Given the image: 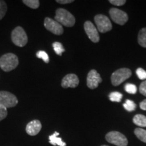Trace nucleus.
<instances>
[{
    "label": "nucleus",
    "instance_id": "obj_1",
    "mask_svg": "<svg viewBox=\"0 0 146 146\" xmlns=\"http://www.w3.org/2000/svg\"><path fill=\"white\" fill-rule=\"evenodd\" d=\"M55 21L62 26L66 27H72L75 24L76 20L74 16L68 10L64 8H58L56 11Z\"/></svg>",
    "mask_w": 146,
    "mask_h": 146
},
{
    "label": "nucleus",
    "instance_id": "obj_2",
    "mask_svg": "<svg viewBox=\"0 0 146 146\" xmlns=\"http://www.w3.org/2000/svg\"><path fill=\"white\" fill-rule=\"evenodd\" d=\"M19 64L17 56L12 53H8L0 58V68L4 72H10L15 69Z\"/></svg>",
    "mask_w": 146,
    "mask_h": 146
},
{
    "label": "nucleus",
    "instance_id": "obj_3",
    "mask_svg": "<svg viewBox=\"0 0 146 146\" xmlns=\"http://www.w3.org/2000/svg\"><path fill=\"white\" fill-rule=\"evenodd\" d=\"M12 41L14 45L16 46L23 47L27 45L28 42V36L24 30V29L21 27H17L12 31L11 34Z\"/></svg>",
    "mask_w": 146,
    "mask_h": 146
},
{
    "label": "nucleus",
    "instance_id": "obj_4",
    "mask_svg": "<svg viewBox=\"0 0 146 146\" xmlns=\"http://www.w3.org/2000/svg\"><path fill=\"white\" fill-rule=\"evenodd\" d=\"M18 100L15 95L5 91H0V106L8 109L15 107Z\"/></svg>",
    "mask_w": 146,
    "mask_h": 146
},
{
    "label": "nucleus",
    "instance_id": "obj_5",
    "mask_svg": "<svg viewBox=\"0 0 146 146\" xmlns=\"http://www.w3.org/2000/svg\"><path fill=\"white\" fill-rule=\"evenodd\" d=\"M132 74L131 70L129 68H120L112 73L111 81L114 86H118L129 78Z\"/></svg>",
    "mask_w": 146,
    "mask_h": 146
},
{
    "label": "nucleus",
    "instance_id": "obj_6",
    "mask_svg": "<svg viewBox=\"0 0 146 146\" xmlns=\"http://www.w3.org/2000/svg\"><path fill=\"white\" fill-rule=\"evenodd\" d=\"M106 139L110 143L117 146H127L128 140L126 137L118 131H111L106 135Z\"/></svg>",
    "mask_w": 146,
    "mask_h": 146
},
{
    "label": "nucleus",
    "instance_id": "obj_7",
    "mask_svg": "<svg viewBox=\"0 0 146 146\" xmlns=\"http://www.w3.org/2000/svg\"><path fill=\"white\" fill-rule=\"evenodd\" d=\"M95 23L98 31L102 33L108 32L112 28V23L106 16L103 14H98L94 18Z\"/></svg>",
    "mask_w": 146,
    "mask_h": 146
},
{
    "label": "nucleus",
    "instance_id": "obj_8",
    "mask_svg": "<svg viewBox=\"0 0 146 146\" xmlns=\"http://www.w3.org/2000/svg\"><path fill=\"white\" fill-rule=\"evenodd\" d=\"M44 27L47 30L56 35H61L64 33L62 26L54 19L50 18H45L44 21Z\"/></svg>",
    "mask_w": 146,
    "mask_h": 146
},
{
    "label": "nucleus",
    "instance_id": "obj_9",
    "mask_svg": "<svg viewBox=\"0 0 146 146\" xmlns=\"http://www.w3.org/2000/svg\"><path fill=\"white\" fill-rule=\"evenodd\" d=\"M110 15L115 23L120 25H123L129 19L127 13L117 8H111L110 10Z\"/></svg>",
    "mask_w": 146,
    "mask_h": 146
},
{
    "label": "nucleus",
    "instance_id": "obj_10",
    "mask_svg": "<svg viewBox=\"0 0 146 146\" xmlns=\"http://www.w3.org/2000/svg\"><path fill=\"white\" fill-rule=\"evenodd\" d=\"M84 29L89 39L94 43H98L100 41V35L98 29L90 21H86L84 24Z\"/></svg>",
    "mask_w": 146,
    "mask_h": 146
},
{
    "label": "nucleus",
    "instance_id": "obj_11",
    "mask_svg": "<svg viewBox=\"0 0 146 146\" xmlns=\"http://www.w3.org/2000/svg\"><path fill=\"white\" fill-rule=\"evenodd\" d=\"M102 81V78L100 74L96 70L89 71L87 77V85L89 89H94L97 88L99 83Z\"/></svg>",
    "mask_w": 146,
    "mask_h": 146
},
{
    "label": "nucleus",
    "instance_id": "obj_12",
    "mask_svg": "<svg viewBox=\"0 0 146 146\" xmlns=\"http://www.w3.org/2000/svg\"><path fill=\"white\" fill-rule=\"evenodd\" d=\"M79 84V79L74 74H68L62 78L61 85L63 88H75Z\"/></svg>",
    "mask_w": 146,
    "mask_h": 146
},
{
    "label": "nucleus",
    "instance_id": "obj_13",
    "mask_svg": "<svg viewBox=\"0 0 146 146\" xmlns=\"http://www.w3.org/2000/svg\"><path fill=\"white\" fill-rule=\"evenodd\" d=\"M41 123L39 120H33L27 124L26 132L31 136L36 135L41 131Z\"/></svg>",
    "mask_w": 146,
    "mask_h": 146
},
{
    "label": "nucleus",
    "instance_id": "obj_14",
    "mask_svg": "<svg viewBox=\"0 0 146 146\" xmlns=\"http://www.w3.org/2000/svg\"><path fill=\"white\" fill-rule=\"evenodd\" d=\"M59 134V133L56 131L52 135L49 136V142H50V144H52L54 146H66V143L65 142H63L61 138L58 137Z\"/></svg>",
    "mask_w": 146,
    "mask_h": 146
},
{
    "label": "nucleus",
    "instance_id": "obj_15",
    "mask_svg": "<svg viewBox=\"0 0 146 146\" xmlns=\"http://www.w3.org/2000/svg\"><path fill=\"white\" fill-rule=\"evenodd\" d=\"M135 125L141 127H146V116L142 114H137L133 118Z\"/></svg>",
    "mask_w": 146,
    "mask_h": 146
},
{
    "label": "nucleus",
    "instance_id": "obj_16",
    "mask_svg": "<svg viewBox=\"0 0 146 146\" xmlns=\"http://www.w3.org/2000/svg\"><path fill=\"white\" fill-rule=\"evenodd\" d=\"M138 43L143 47H146V28L142 29L138 35Z\"/></svg>",
    "mask_w": 146,
    "mask_h": 146
},
{
    "label": "nucleus",
    "instance_id": "obj_17",
    "mask_svg": "<svg viewBox=\"0 0 146 146\" xmlns=\"http://www.w3.org/2000/svg\"><path fill=\"white\" fill-rule=\"evenodd\" d=\"M134 132L139 139L144 143H146V130L141 129V128H137Z\"/></svg>",
    "mask_w": 146,
    "mask_h": 146
},
{
    "label": "nucleus",
    "instance_id": "obj_18",
    "mask_svg": "<svg viewBox=\"0 0 146 146\" xmlns=\"http://www.w3.org/2000/svg\"><path fill=\"white\" fill-rule=\"evenodd\" d=\"M52 46L56 54L58 56H62V53L65 52V49L64 48L62 44L60 42H54L52 44Z\"/></svg>",
    "mask_w": 146,
    "mask_h": 146
},
{
    "label": "nucleus",
    "instance_id": "obj_19",
    "mask_svg": "<svg viewBox=\"0 0 146 146\" xmlns=\"http://www.w3.org/2000/svg\"><path fill=\"white\" fill-rule=\"evenodd\" d=\"M23 2L27 6L32 9H37L40 5L39 0H23Z\"/></svg>",
    "mask_w": 146,
    "mask_h": 146
},
{
    "label": "nucleus",
    "instance_id": "obj_20",
    "mask_svg": "<svg viewBox=\"0 0 146 146\" xmlns=\"http://www.w3.org/2000/svg\"><path fill=\"white\" fill-rule=\"evenodd\" d=\"M123 107L125 108L126 110L129 111V112H133L136 109V104L132 100H127L125 103L123 104Z\"/></svg>",
    "mask_w": 146,
    "mask_h": 146
},
{
    "label": "nucleus",
    "instance_id": "obj_21",
    "mask_svg": "<svg viewBox=\"0 0 146 146\" xmlns=\"http://www.w3.org/2000/svg\"><path fill=\"white\" fill-rule=\"evenodd\" d=\"M109 98L110 100L112 102H121L122 98H123V94H120L119 92H117V91L112 92L109 95Z\"/></svg>",
    "mask_w": 146,
    "mask_h": 146
},
{
    "label": "nucleus",
    "instance_id": "obj_22",
    "mask_svg": "<svg viewBox=\"0 0 146 146\" xmlns=\"http://www.w3.org/2000/svg\"><path fill=\"white\" fill-rule=\"evenodd\" d=\"M8 10V6L4 1L0 0V21L4 17Z\"/></svg>",
    "mask_w": 146,
    "mask_h": 146
},
{
    "label": "nucleus",
    "instance_id": "obj_23",
    "mask_svg": "<svg viewBox=\"0 0 146 146\" xmlns=\"http://www.w3.org/2000/svg\"><path fill=\"white\" fill-rule=\"evenodd\" d=\"M36 56L38 58L43 60L45 63H49L50 62V58H49L48 54L44 51H39L36 54Z\"/></svg>",
    "mask_w": 146,
    "mask_h": 146
},
{
    "label": "nucleus",
    "instance_id": "obj_24",
    "mask_svg": "<svg viewBox=\"0 0 146 146\" xmlns=\"http://www.w3.org/2000/svg\"><path fill=\"white\" fill-rule=\"evenodd\" d=\"M125 89L128 94H135L137 93V87L135 85L131 83L126 84V85L125 86Z\"/></svg>",
    "mask_w": 146,
    "mask_h": 146
},
{
    "label": "nucleus",
    "instance_id": "obj_25",
    "mask_svg": "<svg viewBox=\"0 0 146 146\" xmlns=\"http://www.w3.org/2000/svg\"><path fill=\"white\" fill-rule=\"evenodd\" d=\"M136 74L139 79L141 80L146 79V71L145 70H143V68H139L137 69Z\"/></svg>",
    "mask_w": 146,
    "mask_h": 146
},
{
    "label": "nucleus",
    "instance_id": "obj_26",
    "mask_svg": "<svg viewBox=\"0 0 146 146\" xmlns=\"http://www.w3.org/2000/svg\"><path fill=\"white\" fill-rule=\"evenodd\" d=\"M8 115V110L5 108L0 106V121L6 118Z\"/></svg>",
    "mask_w": 146,
    "mask_h": 146
},
{
    "label": "nucleus",
    "instance_id": "obj_27",
    "mask_svg": "<svg viewBox=\"0 0 146 146\" xmlns=\"http://www.w3.org/2000/svg\"><path fill=\"white\" fill-rule=\"evenodd\" d=\"M109 2L116 6H121L126 3L125 0H110Z\"/></svg>",
    "mask_w": 146,
    "mask_h": 146
},
{
    "label": "nucleus",
    "instance_id": "obj_28",
    "mask_svg": "<svg viewBox=\"0 0 146 146\" xmlns=\"http://www.w3.org/2000/svg\"><path fill=\"white\" fill-rule=\"evenodd\" d=\"M139 92L144 96H146V81L141 83L139 86Z\"/></svg>",
    "mask_w": 146,
    "mask_h": 146
},
{
    "label": "nucleus",
    "instance_id": "obj_29",
    "mask_svg": "<svg viewBox=\"0 0 146 146\" xmlns=\"http://www.w3.org/2000/svg\"><path fill=\"white\" fill-rule=\"evenodd\" d=\"M56 2L59 3L60 4H66V3H70L74 2L73 0H57Z\"/></svg>",
    "mask_w": 146,
    "mask_h": 146
},
{
    "label": "nucleus",
    "instance_id": "obj_30",
    "mask_svg": "<svg viewBox=\"0 0 146 146\" xmlns=\"http://www.w3.org/2000/svg\"><path fill=\"white\" fill-rule=\"evenodd\" d=\"M140 108L143 110H146V100H144L140 103Z\"/></svg>",
    "mask_w": 146,
    "mask_h": 146
},
{
    "label": "nucleus",
    "instance_id": "obj_31",
    "mask_svg": "<svg viewBox=\"0 0 146 146\" xmlns=\"http://www.w3.org/2000/svg\"><path fill=\"white\" fill-rule=\"evenodd\" d=\"M102 146H108V145H102Z\"/></svg>",
    "mask_w": 146,
    "mask_h": 146
}]
</instances>
